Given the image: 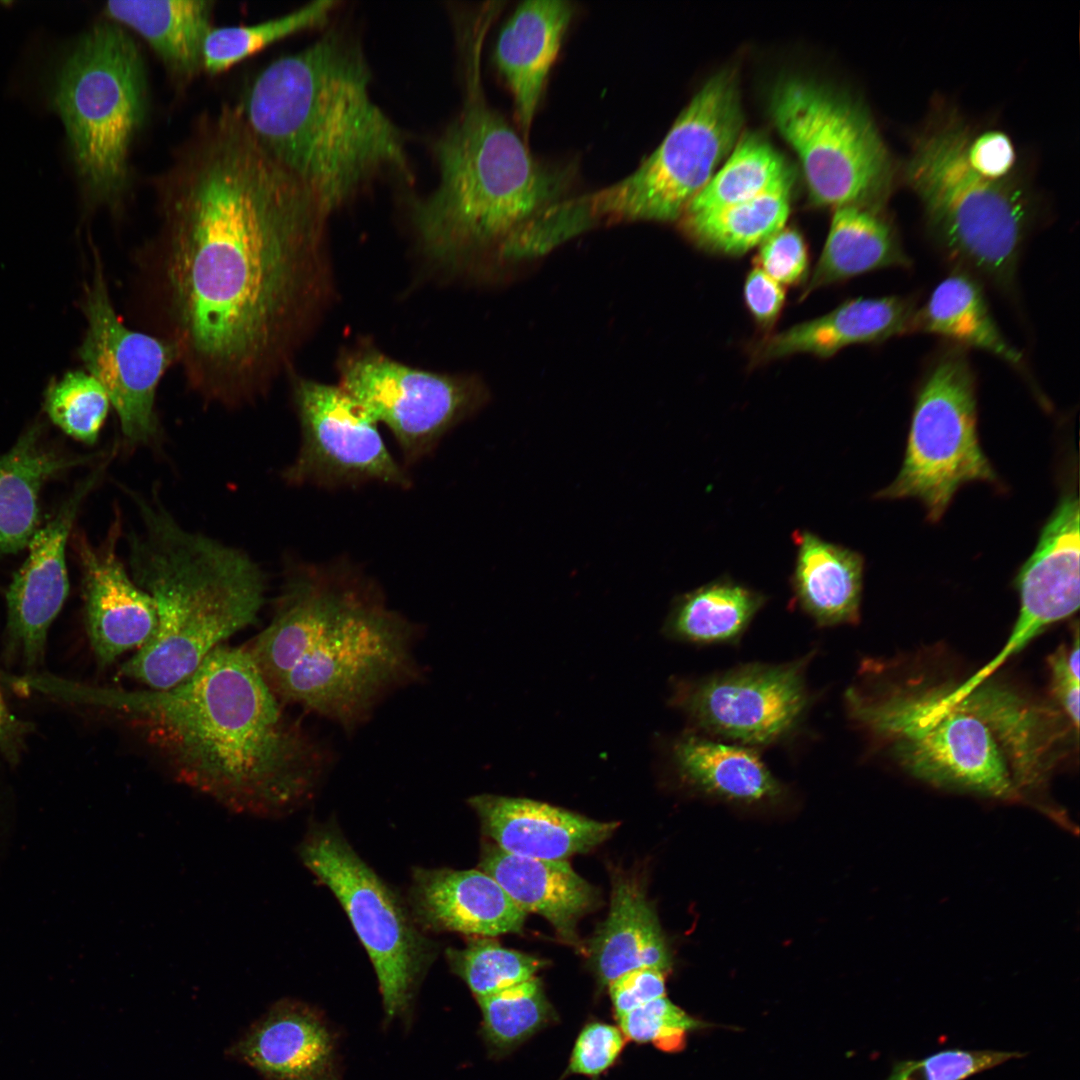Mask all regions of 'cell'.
<instances>
[{
	"label": "cell",
	"mask_w": 1080,
	"mask_h": 1080,
	"mask_svg": "<svg viewBox=\"0 0 1080 1080\" xmlns=\"http://www.w3.org/2000/svg\"><path fill=\"white\" fill-rule=\"evenodd\" d=\"M157 192L160 225L140 261L155 336L201 400L252 403L298 336L329 213L237 105L200 121Z\"/></svg>",
	"instance_id": "1"
},
{
	"label": "cell",
	"mask_w": 1080,
	"mask_h": 1080,
	"mask_svg": "<svg viewBox=\"0 0 1080 1080\" xmlns=\"http://www.w3.org/2000/svg\"><path fill=\"white\" fill-rule=\"evenodd\" d=\"M120 713L173 778L232 812L286 814L310 799L328 751L283 709L246 648L219 645L167 689L71 687Z\"/></svg>",
	"instance_id": "2"
},
{
	"label": "cell",
	"mask_w": 1080,
	"mask_h": 1080,
	"mask_svg": "<svg viewBox=\"0 0 1080 1080\" xmlns=\"http://www.w3.org/2000/svg\"><path fill=\"white\" fill-rule=\"evenodd\" d=\"M850 719L912 777L1006 803L1041 799L1065 736L1059 711L989 678L848 688Z\"/></svg>",
	"instance_id": "3"
},
{
	"label": "cell",
	"mask_w": 1080,
	"mask_h": 1080,
	"mask_svg": "<svg viewBox=\"0 0 1080 1080\" xmlns=\"http://www.w3.org/2000/svg\"><path fill=\"white\" fill-rule=\"evenodd\" d=\"M370 82L359 42L331 30L270 63L237 105L260 145L328 213L379 176L409 178L402 131L373 101Z\"/></svg>",
	"instance_id": "4"
},
{
	"label": "cell",
	"mask_w": 1080,
	"mask_h": 1080,
	"mask_svg": "<svg viewBox=\"0 0 1080 1080\" xmlns=\"http://www.w3.org/2000/svg\"><path fill=\"white\" fill-rule=\"evenodd\" d=\"M417 637L376 592L304 572L288 578L271 622L246 650L282 703L351 733L419 680Z\"/></svg>",
	"instance_id": "5"
},
{
	"label": "cell",
	"mask_w": 1080,
	"mask_h": 1080,
	"mask_svg": "<svg viewBox=\"0 0 1080 1080\" xmlns=\"http://www.w3.org/2000/svg\"><path fill=\"white\" fill-rule=\"evenodd\" d=\"M126 491L138 516L128 535L130 575L153 598L158 625L121 673L147 688L167 689L256 622L266 579L246 552L184 528L158 496Z\"/></svg>",
	"instance_id": "6"
},
{
	"label": "cell",
	"mask_w": 1080,
	"mask_h": 1080,
	"mask_svg": "<svg viewBox=\"0 0 1080 1080\" xmlns=\"http://www.w3.org/2000/svg\"><path fill=\"white\" fill-rule=\"evenodd\" d=\"M483 43L478 37L460 41L462 107L434 143L437 186L413 205L423 247L445 261L471 248L505 243L562 201L575 178L570 165L536 159L488 103L481 78Z\"/></svg>",
	"instance_id": "7"
},
{
	"label": "cell",
	"mask_w": 1080,
	"mask_h": 1080,
	"mask_svg": "<svg viewBox=\"0 0 1080 1080\" xmlns=\"http://www.w3.org/2000/svg\"><path fill=\"white\" fill-rule=\"evenodd\" d=\"M148 92L142 52L113 21L85 32L58 70L53 105L80 184L95 205L119 208L131 192V153L147 120Z\"/></svg>",
	"instance_id": "8"
},
{
	"label": "cell",
	"mask_w": 1080,
	"mask_h": 1080,
	"mask_svg": "<svg viewBox=\"0 0 1080 1080\" xmlns=\"http://www.w3.org/2000/svg\"><path fill=\"white\" fill-rule=\"evenodd\" d=\"M968 136L949 126L919 139L906 166L938 248L962 268L1011 291L1033 205L1009 178L990 179L970 164Z\"/></svg>",
	"instance_id": "9"
},
{
	"label": "cell",
	"mask_w": 1080,
	"mask_h": 1080,
	"mask_svg": "<svg viewBox=\"0 0 1080 1080\" xmlns=\"http://www.w3.org/2000/svg\"><path fill=\"white\" fill-rule=\"evenodd\" d=\"M742 124L736 76L728 70L719 72L630 175L588 195L594 219L678 220L733 150Z\"/></svg>",
	"instance_id": "10"
},
{
	"label": "cell",
	"mask_w": 1080,
	"mask_h": 1080,
	"mask_svg": "<svg viewBox=\"0 0 1080 1080\" xmlns=\"http://www.w3.org/2000/svg\"><path fill=\"white\" fill-rule=\"evenodd\" d=\"M297 852L347 914L374 967L386 1017L401 1016L435 959L436 944L335 824H312Z\"/></svg>",
	"instance_id": "11"
},
{
	"label": "cell",
	"mask_w": 1080,
	"mask_h": 1080,
	"mask_svg": "<svg viewBox=\"0 0 1080 1080\" xmlns=\"http://www.w3.org/2000/svg\"><path fill=\"white\" fill-rule=\"evenodd\" d=\"M769 110L800 158L815 205H876L888 184L890 162L860 104L824 84L789 77L774 87Z\"/></svg>",
	"instance_id": "12"
},
{
	"label": "cell",
	"mask_w": 1080,
	"mask_h": 1080,
	"mask_svg": "<svg viewBox=\"0 0 1080 1080\" xmlns=\"http://www.w3.org/2000/svg\"><path fill=\"white\" fill-rule=\"evenodd\" d=\"M963 349L954 345L929 366L916 393L902 466L875 494L917 499L931 522L942 518L963 485L998 483L979 442L975 377Z\"/></svg>",
	"instance_id": "13"
},
{
	"label": "cell",
	"mask_w": 1080,
	"mask_h": 1080,
	"mask_svg": "<svg viewBox=\"0 0 1080 1080\" xmlns=\"http://www.w3.org/2000/svg\"><path fill=\"white\" fill-rule=\"evenodd\" d=\"M810 658L750 663L681 682L672 704L699 734L753 749L768 746L789 736L807 711Z\"/></svg>",
	"instance_id": "14"
},
{
	"label": "cell",
	"mask_w": 1080,
	"mask_h": 1080,
	"mask_svg": "<svg viewBox=\"0 0 1080 1080\" xmlns=\"http://www.w3.org/2000/svg\"><path fill=\"white\" fill-rule=\"evenodd\" d=\"M339 371V386L374 422L391 430L409 459L430 450L484 400L470 378L410 367L376 350L348 354Z\"/></svg>",
	"instance_id": "15"
},
{
	"label": "cell",
	"mask_w": 1080,
	"mask_h": 1080,
	"mask_svg": "<svg viewBox=\"0 0 1080 1080\" xmlns=\"http://www.w3.org/2000/svg\"><path fill=\"white\" fill-rule=\"evenodd\" d=\"M84 312L88 326L79 356L107 392L128 445L148 444L158 433L156 390L168 368L177 363L176 349L155 335L131 330L122 323L98 259Z\"/></svg>",
	"instance_id": "16"
},
{
	"label": "cell",
	"mask_w": 1080,
	"mask_h": 1080,
	"mask_svg": "<svg viewBox=\"0 0 1080 1080\" xmlns=\"http://www.w3.org/2000/svg\"><path fill=\"white\" fill-rule=\"evenodd\" d=\"M294 400L302 445L284 472L289 483H407L383 443L377 423L339 385L300 378L294 385Z\"/></svg>",
	"instance_id": "17"
},
{
	"label": "cell",
	"mask_w": 1080,
	"mask_h": 1080,
	"mask_svg": "<svg viewBox=\"0 0 1080 1080\" xmlns=\"http://www.w3.org/2000/svg\"><path fill=\"white\" fill-rule=\"evenodd\" d=\"M1079 500L1075 491L1062 496L1043 526L1037 545L1017 574L1020 609L1001 651L966 680L969 690L992 676L1006 660L1024 649L1050 625L1079 608Z\"/></svg>",
	"instance_id": "18"
},
{
	"label": "cell",
	"mask_w": 1080,
	"mask_h": 1080,
	"mask_svg": "<svg viewBox=\"0 0 1080 1080\" xmlns=\"http://www.w3.org/2000/svg\"><path fill=\"white\" fill-rule=\"evenodd\" d=\"M121 533L122 520L117 513L101 545L93 546L80 533L74 538L82 571L87 633L102 666L143 647L158 625L153 598L136 584L118 556Z\"/></svg>",
	"instance_id": "19"
},
{
	"label": "cell",
	"mask_w": 1080,
	"mask_h": 1080,
	"mask_svg": "<svg viewBox=\"0 0 1080 1080\" xmlns=\"http://www.w3.org/2000/svg\"><path fill=\"white\" fill-rule=\"evenodd\" d=\"M105 467L103 463L82 481L52 519L35 532L28 556L8 587L9 639L28 665L42 657L48 628L69 593L65 547L78 509Z\"/></svg>",
	"instance_id": "20"
},
{
	"label": "cell",
	"mask_w": 1080,
	"mask_h": 1080,
	"mask_svg": "<svg viewBox=\"0 0 1080 1080\" xmlns=\"http://www.w3.org/2000/svg\"><path fill=\"white\" fill-rule=\"evenodd\" d=\"M424 932L494 937L521 931L526 913L479 870L415 867L407 901Z\"/></svg>",
	"instance_id": "21"
},
{
	"label": "cell",
	"mask_w": 1080,
	"mask_h": 1080,
	"mask_svg": "<svg viewBox=\"0 0 1080 1080\" xmlns=\"http://www.w3.org/2000/svg\"><path fill=\"white\" fill-rule=\"evenodd\" d=\"M467 802L495 845L522 857L566 860L601 844L618 827L527 798L479 794Z\"/></svg>",
	"instance_id": "22"
},
{
	"label": "cell",
	"mask_w": 1080,
	"mask_h": 1080,
	"mask_svg": "<svg viewBox=\"0 0 1080 1080\" xmlns=\"http://www.w3.org/2000/svg\"><path fill=\"white\" fill-rule=\"evenodd\" d=\"M264 1080H336L331 1034L320 1016L295 1000H280L227 1051Z\"/></svg>",
	"instance_id": "23"
},
{
	"label": "cell",
	"mask_w": 1080,
	"mask_h": 1080,
	"mask_svg": "<svg viewBox=\"0 0 1080 1080\" xmlns=\"http://www.w3.org/2000/svg\"><path fill=\"white\" fill-rule=\"evenodd\" d=\"M574 14L570 1L527 0L515 8L498 35L495 64L512 95L516 122L526 142Z\"/></svg>",
	"instance_id": "24"
},
{
	"label": "cell",
	"mask_w": 1080,
	"mask_h": 1080,
	"mask_svg": "<svg viewBox=\"0 0 1080 1080\" xmlns=\"http://www.w3.org/2000/svg\"><path fill=\"white\" fill-rule=\"evenodd\" d=\"M916 306L903 296L859 297L846 300L830 312L807 320L757 342L756 363L794 354L829 358L845 347L876 344L912 332Z\"/></svg>",
	"instance_id": "25"
},
{
	"label": "cell",
	"mask_w": 1080,
	"mask_h": 1080,
	"mask_svg": "<svg viewBox=\"0 0 1080 1080\" xmlns=\"http://www.w3.org/2000/svg\"><path fill=\"white\" fill-rule=\"evenodd\" d=\"M479 869L491 876L525 913L544 917L566 942L579 945V919L598 901L597 890L566 860H544L482 847Z\"/></svg>",
	"instance_id": "26"
},
{
	"label": "cell",
	"mask_w": 1080,
	"mask_h": 1080,
	"mask_svg": "<svg viewBox=\"0 0 1080 1080\" xmlns=\"http://www.w3.org/2000/svg\"><path fill=\"white\" fill-rule=\"evenodd\" d=\"M792 539L796 546L790 577L794 602L819 626L857 623L863 591V556L809 530L794 531Z\"/></svg>",
	"instance_id": "27"
},
{
	"label": "cell",
	"mask_w": 1080,
	"mask_h": 1080,
	"mask_svg": "<svg viewBox=\"0 0 1080 1080\" xmlns=\"http://www.w3.org/2000/svg\"><path fill=\"white\" fill-rule=\"evenodd\" d=\"M590 952L603 984L643 968L666 973L672 958L654 907L640 883L617 874L612 881L611 902L605 921L596 931Z\"/></svg>",
	"instance_id": "28"
},
{
	"label": "cell",
	"mask_w": 1080,
	"mask_h": 1080,
	"mask_svg": "<svg viewBox=\"0 0 1080 1080\" xmlns=\"http://www.w3.org/2000/svg\"><path fill=\"white\" fill-rule=\"evenodd\" d=\"M213 9L209 0H128L109 1L104 11L111 21L144 39L169 76L185 85L204 71Z\"/></svg>",
	"instance_id": "29"
},
{
	"label": "cell",
	"mask_w": 1080,
	"mask_h": 1080,
	"mask_svg": "<svg viewBox=\"0 0 1080 1080\" xmlns=\"http://www.w3.org/2000/svg\"><path fill=\"white\" fill-rule=\"evenodd\" d=\"M672 760L687 784L712 797L755 804L784 794L783 785L750 747L687 733L674 743Z\"/></svg>",
	"instance_id": "30"
},
{
	"label": "cell",
	"mask_w": 1080,
	"mask_h": 1080,
	"mask_svg": "<svg viewBox=\"0 0 1080 1080\" xmlns=\"http://www.w3.org/2000/svg\"><path fill=\"white\" fill-rule=\"evenodd\" d=\"M89 458L71 457L49 446L39 424L0 457V555L22 550L38 530V499L44 483Z\"/></svg>",
	"instance_id": "31"
},
{
	"label": "cell",
	"mask_w": 1080,
	"mask_h": 1080,
	"mask_svg": "<svg viewBox=\"0 0 1080 1080\" xmlns=\"http://www.w3.org/2000/svg\"><path fill=\"white\" fill-rule=\"evenodd\" d=\"M910 265L895 230L876 206L837 207L802 297L868 272Z\"/></svg>",
	"instance_id": "32"
},
{
	"label": "cell",
	"mask_w": 1080,
	"mask_h": 1080,
	"mask_svg": "<svg viewBox=\"0 0 1080 1080\" xmlns=\"http://www.w3.org/2000/svg\"><path fill=\"white\" fill-rule=\"evenodd\" d=\"M925 332L951 340L959 347L989 352L1023 370L1022 353L997 326L978 282L957 271L944 278L927 302L917 309L912 332Z\"/></svg>",
	"instance_id": "33"
},
{
	"label": "cell",
	"mask_w": 1080,
	"mask_h": 1080,
	"mask_svg": "<svg viewBox=\"0 0 1080 1080\" xmlns=\"http://www.w3.org/2000/svg\"><path fill=\"white\" fill-rule=\"evenodd\" d=\"M765 602L761 592L721 577L675 597L663 632L693 644L735 643Z\"/></svg>",
	"instance_id": "34"
},
{
	"label": "cell",
	"mask_w": 1080,
	"mask_h": 1080,
	"mask_svg": "<svg viewBox=\"0 0 1080 1080\" xmlns=\"http://www.w3.org/2000/svg\"><path fill=\"white\" fill-rule=\"evenodd\" d=\"M790 187L709 211L682 214L681 230L698 246L728 256L760 246L784 228L790 211Z\"/></svg>",
	"instance_id": "35"
},
{
	"label": "cell",
	"mask_w": 1080,
	"mask_h": 1080,
	"mask_svg": "<svg viewBox=\"0 0 1080 1080\" xmlns=\"http://www.w3.org/2000/svg\"><path fill=\"white\" fill-rule=\"evenodd\" d=\"M791 172L782 155L757 133L740 137L726 163L692 199L683 214H693L752 199L791 185ZM681 217V216H680Z\"/></svg>",
	"instance_id": "36"
},
{
	"label": "cell",
	"mask_w": 1080,
	"mask_h": 1080,
	"mask_svg": "<svg viewBox=\"0 0 1080 1080\" xmlns=\"http://www.w3.org/2000/svg\"><path fill=\"white\" fill-rule=\"evenodd\" d=\"M337 4V1L318 0L254 25L213 28L204 45V71L224 72L286 37L322 27Z\"/></svg>",
	"instance_id": "37"
},
{
	"label": "cell",
	"mask_w": 1080,
	"mask_h": 1080,
	"mask_svg": "<svg viewBox=\"0 0 1080 1080\" xmlns=\"http://www.w3.org/2000/svg\"><path fill=\"white\" fill-rule=\"evenodd\" d=\"M445 955L450 968L477 999L525 982L545 966L542 959L486 937L472 938L464 948H448Z\"/></svg>",
	"instance_id": "38"
},
{
	"label": "cell",
	"mask_w": 1080,
	"mask_h": 1080,
	"mask_svg": "<svg viewBox=\"0 0 1080 1080\" xmlns=\"http://www.w3.org/2000/svg\"><path fill=\"white\" fill-rule=\"evenodd\" d=\"M477 1000L483 1016V1033L496 1050L519 1044L543 1027L552 1015L536 977Z\"/></svg>",
	"instance_id": "39"
},
{
	"label": "cell",
	"mask_w": 1080,
	"mask_h": 1080,
	"mask_svg": "<svg viewBox=\"0 0 1080 1080\" xmlns=\"http://www.w3.org/2000/svg\"><path fill=\"white\" fill-rule=\"evenodd\" d=\"M110 399L103 386L89 373L70 371L51 386L45 408L51 421L66 434L93 444L109 411Z\"/></svg>",
	"instance_id": "40"
},
{
	"label": "cell",
	"mask_w": 1080,
	"mask_h": 1080,
	"mask_svg": "<svg viewBox=\"0 0 1080 1080\" xmlns=\"http://www.w3.org/2000/svg\"><path fill=\"white\" fill-rule=\"evenodd\" d=\"M1021 1056L1017 1051L946 1049L897 1062L886 1080H964Z\"/></svg>",
	"instance_id": "41"
},
{
	"label": "cell",
	"mask_w": 1080,
	"mask_h": 1080,
	"mask_svg": "<svg viewBox=\"0 0 1080 1080\" xmlns=\"http://www.w3.org/2000/svg\"><path fill=\"white\" fill-rule=\"evenodd\" d=\"M623 1035L639 1043L652 1042L664 1051L683 1047L687 1033L703 1023L688 1015L666 996L652 1000L617 1018Z\"/></svg>",
	"instance_id": "42"
},
{
	"label": "cell",
	"mask_w": 1080,
	"mask_h": 1080,
	"mask_svg": "<svg viewBox=\"0 0 1080 1080\" xmlns=\"http://www.w3.org/2000/svg\"><path fill=\"white\" fill-rule=\"evenodd\" d=\"M755 266L782 286L798 285L807 277L809 249L794 228H782L759 246Z\"/></svg>",
	"instance_id": "43"
},
{
	"label": "cell",
	"mask_w": 1080,
	"mask_h": 1080,
	"mask_svg": "<svg viewBox=\"0 0 1080 1080\" xmlns=\"http://www.w3.org/2000/svg\"><path fill=\"white\" fill-rule=\"evenodd\" d=\"M625 1040L621 1030L605 1023H591L578 1036L569 1071L587 1076H597L608 1069L623 1049Z\"/></svg>",
	"instance_id": "44"
},
{
	"label": "cell",
	"mask_w": 1080,
	"mask_h": 1080,
	"mask_svg": "<svg viewBox=\"0 0 1080 1080\" xmlns=\"http://www.w3.org/2000/svg\"><path fill=\"white\" fill-rule=\"evenodd\" d=\"M1051 689L1060 710L1074 730L1079 732V640L1070 648L1062 645L1048 657Z\"/></svg>",
	"instance_id": "45"
},
{
	"label": "cell",
	"mask_w": 1080,
	"mask_h": 1080,
	"mask_svg": "<svg viewBox=\"0 0 1080 1080\" xmlns=\"http://www.w3.org/2000/svg\"><path fill=\"white\" fill-rule=\"evenodd\" d=\"M616 1017H620L652 1000L665 996V973L643 968L625 973L609 985Z\"/></svg>",
	"instance_id": "46"
},
{
	"label": "cell",
	"mask_w": 1080,
	"mask_h": 1080,
	"mask_svg": "<svg viewBox=\"0 0 1080 1080\" xmlns=\"http://www.w3.org/2000/svg\"><path fill=\"white\" fill-rule=\"evenodd\" d=\"M743 296L746 308L756 325L761 330H770L784 307V287L762 269L754 266L745 278Z\"/></svg>",
	"instance_id": "47"
},
{
	"label": "cell",
	"mask_w": 1080,
	"mask_h": 1080,
	"mask_svg": "<svg viewBox=\"0 0 1080 1080\" xmlns=\"http://www.w3.org/2000/svg\"><path fill=\"white\" fill-rule=\"evenodd\" d=\"M967 156L973 168L990 179L1008 178L1016 160L1011 140L999 131L985 132L969 139Z\"/></svg>",
	"instance_id": "48"
},
{
	"label": "cell",
	"mask_w": 1080,
	"mask_h": 1080,
	"mask_svg": "<svg viewBox=\"0 0 1080 1080\" xmlns=\"http://www.w3.org/2000/svg\"><path fill=\"white\" fill-rule=\"evenodd\" d=\"M17 723L7 710L0 693V748L10 751L17 735Z\"/></svg>",
	"instance_id": "49"
}]
</instances>
